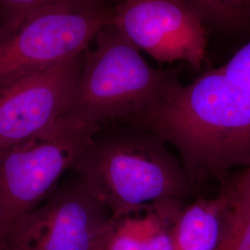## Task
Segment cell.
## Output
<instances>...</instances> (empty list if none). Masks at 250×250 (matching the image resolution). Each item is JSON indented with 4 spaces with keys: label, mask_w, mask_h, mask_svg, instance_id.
Returning <instances> with one entry per match:
<instances>
[{
    "label": "cell",
    "mask_w": 250,
    "mask_h": 250,
    "mask_svg": "<svg viewBox=\"0 0 250 250\" xmlns=\"http://www.w3.org/2000/svg\"><path fill=\"white\" fill-rule=\"evenodd\" d=\"M123 123L172 146L197 185L250 163V92L234 84L220 68L187 85L178 81Z\"/></svg>",
    "instance_id": "1"
},
{
    "label": "cell",
    "mask_w": 250,
    "mask_h": 250,
    "mask_svg": "<svg viewBox=\"0 0 250 250\" xmlns=\"http://www.w3.org/2000/svg\"><path fill=\"white\" fill-rule=\"evenodd\" d=\"M160 137L126 123L101 125L72 170L112 217L165 199L186 200L197 185Z\"/></svg>",
    "instance_id": "2"
},
{
    "label": "cell",
    "mask_w": 250,
    "mask_h": 250,
    "mask_svg": "<svg viewBox=\"0 0 250 250\" xmlns=\"http://www.w3.org/2000/svg\"><path fill=\"white\" fill-rule=\"evenodd\" d=\"M85 51L80 74L63 115L86 125L123 123L139 113L178 82L172 70L153 68L112 23Z\"/></svg>",
    "instance_id": "3"
},
{
    "label": "cell",
    "mask_w": 250,
    "mask_h": 250,
    "mask_svg": "<svg viewBox=\"0 0 250 250\" xmlns=\"http://www.w3.org/2000/svg\"><path fill=\"white\" fill-rule=\"evenodd\" d=\"M104 1L55 4L33 9L0 25V83L43 71L88 49L111 22Z\"/></svg>",
    "instance_id": "4"
},
{
    "label": "cell",
    "mask_w": 250,
    "mask_h": 250,
    "mask_svg": "<svg viewBox=\"0 0 250 250\" xmlns=\"http://www.w3.org/2000/svg\"><path fill=\"white\" fill-rule=\"evenodd\" d=\"M99 127L62 115L45 131L0 153V238L53 192Z\"/></svg>",
    "instance_id": "5"
},
{
    "label": "cell",
    "mask_w": 250,
    "mask_h": 250,
    "mask_svg": "<svg viewBox=\"0 0 250 250\" xmlns=\"http://www.w3.org/2000/svg\"><path fill=\"white\" fill-rule=\"evenodd\" d=\"M110 217L76 177L0 239L9 250H98Z\"/></svg>",
    "instance_id": "6"
},
{
    "label": "cell",
    "mask_w": 250,
    "mask_h": 250,
    "mask_svg": "<svg viewBox=\"0 0 250 250\" xmlns=\"http://www.w3.org/2000/svg\"><path fill=\"white\" fill-rule=\"evenodd\" d=\"M110 23L157 62L199 69L205 60L206 25L188 0H121Z\"/></svg>",
    "instance_id": "7"
},
{
    "label": "cell",
    "mask_w": 250,
    "mask_h": 250,
    "mask_svg": "<svg viewBox=\"0 0 250 250\" xmlns=\"http://www.w3.org/2000/svg\"><path fill=\"white\" fill-rule=\"evenodd\" d=\"M86 50L48 69L0 83V153L62 116Z\"/></svg>",
    "instance_id": "8"
},
{
    "label": "cell",
    "mask_w": 250,
    "mask_h": 250,
    "mask_svg": "<svg viewBox=\"0 0 250 250\" xmlns=\"http://www.w3.org/2000/svg\"><path fill=\"white\" fill-rule=\"evenodd\" d=\"M186 200L165 199L143 210L110 217L98 250H171L174 227Z\"/></svg>",
    "instance_id": "9"
},
{
    "label": "cell",
    "mask_w": 250,
    "mask_h": 250,
    "mask_svg": "<svg viewBox=\"0 0 250 250\" xmlns=\"http://www.w3.org/2000/svg\"><path fill=\"white\" fill-rule=\"evenodd\" d=\"M231 198L229 183L214 197H199L185 207L173 231L171 250H213L224 209Z\"/></svg>",
    "instance_id": "10"
},
{
    "label": "cell",
    "mask_w": 250,
    "mask_h": 250,
    "mask_svg": "<svg viewBox=\"0 0 250 250\" xmlns=\"http://www.w3.org/2000/svg\"><path fill=\"white\" fill-rule=\"evenodd\" d=\"M205 25L226 32L250 31V0H188Z\"/></svg>",
    "instance_id": "11"
},
{
    "label": "cell",
    "mask_w": 250,
    "mask_h": 250,
    "mask_svg": "<svg viewBox=\"0 0 250 250\" xmlns=\"http://www.w3.org/2000/svg\"><path fill=\"white\" fill-rule=\"evenodd\" d=\"M213 250H250V206L235 197L232 188Z\"/></svg>",
    "instance_id": "12"
},
{
    "label": "cell",
    "mask_w": 250,
    "mask_h": 250,
    "mask_svg": "<svg viewBox=\"0 0 250 250\" xmlns=\"http://www.w3.org/2000/svg\"><path fill=\"white\" fill-rule=\"evenodd\" d=\"M104 0H0V25L33 9L55 4L94 3Z\"/></svg>",
    "instance_id": "13"
},
{
    "label": "cell",
    "mask_w": 250,
    "mask_h": 250,
    "mask_svg": "<svg viewBox=\"0 0 250 250\" xmlns=\"http://www.w3.org/2000/svg\"><path fill=\"white\" fill-rule=\"evenodd\" d=\"M220 70L234 84L250 92V40Z\"/></svg>",
    "instance_id": "14"
},
{
    "label": "cell",
    "mask_w": 250,
    "mask_h": 250,
    "mask_svg": "<svg viewBox=\"0 0 250 250\" xmlns=\"http://www.w3.org/2000/svg\"><path fill=\"white\" fill-rule=\"evenodd\" d=\"M232 193L250 206V163L234 179L229 181Z\"/></svg>",
    "instance_id": "15"
},
{
    "label": "cell",
    "mask_w": 250,
    "mask_h": 250,
    "mask_svg": "<svg viewBox=\"0 0 250 250\" xmlns=\"http://www.w3.org/2000/svg\"><path fill=\"white\" fill-rule=\"evenodd\" d=\"M0 250H9V248L6 246V244L0 239Z\"/></svg>",
    "instance_id": "16"
}]
</instances>
